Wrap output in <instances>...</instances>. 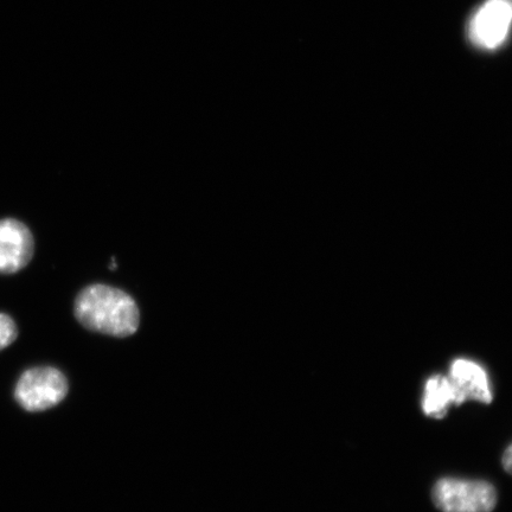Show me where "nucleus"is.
I'll list each match as a JSON object with an SVG mask.
<instances>
[{
	"instance_id": "nucleus-1",
	"label": "nucleus",
	"mask_w": 512,
	"mask_h": 512,
	"mask_svg": "<svg viewBox=\"0 0 512 512\" xmlns=\"http://www.w3.org/2000/svg\"><path fill=\"white\" fill-rule=\"evenodd\" d=\"M75 317L86 329L113 337L136 334L140 315L130 294L107 285H91L75 300Z\"/></svg>"
},
{
	"instance_id": "nucleus-2",
	"label": "nucleus",
	"mask_w": 512,
	"mask_h": 512,
	"mask_svg": "<svg viewBox=\"0 0 512 512\" xmlns=\"http://www.w3.org/2000/svg\"><path fill=\"white\" fill-rule=\"evenodd\" d=\"M432 499L441 512H491L496 508L497 491L484 480L443 478L435 483Z\"/></svg>"
},
{
	"instance_id": "nucleus-3",
	"label": "nucleus",
	"mask_w": 512,
	"mask_h": 512,
	"mask_svg": "<svg viewBox=\"0 0 512 512\" xmlns=\"http://www.w3.org/2000/svg\"><path fill=\"white\" fill-rule=\"evenodd\" d=\"M68 382L60 370L51 367L32 368L21 376L15 398L25 411L43 412L66 398Z\"/></svg>"
},
{
	"instance_id": "nucleus-4",
	"label": "nucleus",
	"mask_w": 512,
	"mask_h": 512,
	"mask_svg": "<svg viewBox=\"0 0 512 512\" xmlns=\"http://www.w3.org/2000/svg\"><path fill=\"white\" fill-rule=\"evenodd\" d=\"M512 24V0H486L469 25L473 44L494 50L507 40Z\"/></svg>"
},
{
	"instance_id": "nucleus-5",
	"label": "nucleus",
	"mask_w": 512,
	"mask_h": 512,
	"mask_svg": "<svg viewBox=\"0 0 512 512\" xmlns=\"http://www.w3.org/2000/svg\"><path fill=\"white\" fill-rule=\"evenodd\" d=\"M35 242L24 223L14 219L0 221V274L23 270L34 256Z\"/></svg>"
},
{
	"instance_id": "nucleus-6",
	"label": "nucleus",
	"mask_w": 512,
	"mask_h": 512,
	"mask_svg": "<svg viewBox=\"0 0 512 512\" xmlns=\"http://www.w3.org/2000/svg\"><path fill=\"white\" fill-rule=\"evenodd\" d=\"M448 379L456 390L457 406L462 405L467 400L491 403L494 399L488 374L476 362L465 360V358L454 360L451 364Z\"/></svg>"
},
{
	"instance_id": "nucleus-7",
	"label": "nucleus",
	"mask_w": 512,
	"mask_h": 512,
	"mask_svg": "<svg viewBox=\"0 0 512 512\" xmlns=\"http://www.w3.org/2000/svg\"><path fill=\"white\" fill-rule=\"evenodd\" d=\"M452 403L457 405V394L448 376L430 377L422 398V411L431 418L443 419Z\"/></svg>"
},
{
	"instance_id": "nucleus-8",
	"label": "nucleus",
	"mask_w": 512,
	"mask_h": 512,
	"mask_svg": "<svg viewBox=\"0 0 512 512\" xmlns=\"http://www.w3.org/2000/svg\"><path fill=\"white\" fill-rule=\"evenodd\" d=\"M17 336L18 330L14 319L8 315H4V313H0V351L14 343Z\"/></svg>"
},
{
	"instance_id": "nucleus-9",
	"label": "nucleus",
	"mask_w": 512,
	"mask_h": 512,
	"mask_svg": "<svg viewBox=\"0 0 512 512\" xmlns=\"http://www.w3.org/2000/svg\"><path fill=\"white\" fill-rule=\"evenodd\" d=\"M502 463L505 471L512 475V444L507 448V450H505Z\"/></svg>"
},
{
	"instance_id": "nucleus-10",
	"label": "nucleus",
	"mask_w": 512,
	"mask_h": 512,
	"mask_svg": "<svg viewBox=\"0 0 512 512\" xmlns=\"http://www.w3.org/2000/svg\"><path fill=\"white\" fill-rule=\"evenodd\" d=\"M111 270H117V264H115V259L112 260V264H111Z\"/></svg>"
}]
</instances>
